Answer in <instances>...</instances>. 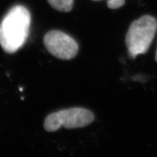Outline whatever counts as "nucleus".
Segmentation results:
<instances>
[{"instance_id":"obj_7","label":"nucleus","mask_w":157,"mask_h":157,"mask_svg":"<svg viewBox=\"0 0 157 157\" xmlns=\"http://www.w3.org/2000/svg\"><path fill=\"white\" fill-rule=\"evenodd\" d=\"M155 58H156V60L157 62V49H156V57H155Z\"/></svg>"},{"instance_id":"obj_3","label":"nucleus","mask_w":157,"mask_h":157,"mask_svg":"<svg viewBox=\"0 0 157 157\" xmlns=\"http://www.w3.org/2000/svg\"><path fill=\"white\" fill-rule=\"evenodd\" d=\"M93 120V113L89 110L73 108L49 115L45 119L44 128L48 132H56L62 127L68 129L80 128L90 124Z\"/></svg>"},{"instance_id":"obj_5","label":"nucleus","mask_w":157,"mask_h":157,"mask_svg":"<svg viewBox=\"0 0 157 157\" xmlns=\"http://www.w3.org/2000/svg\"><path fill=\"white\" fill-rule=\"evenodd\" d=\"M51 7L60 12L67 13L73 8L74 0H48Z\"/></svg>"},{"instance_id":"obj_1","label":"nucleus","mask_w":157,"mask_h":157,"mask_svg":"<svg viewBox=\"0 0 157 157\" xmlns=\"http://www.w3.org/2000/svg\"><path fill=\"white\" fill-rule=\"evenodd\" d=\"M31 15L24 6L15 5L0 23V44L6 52L14 53L28 39Z\"/></svg>"},{"instance_id":"obj_6","label":"nucleus","mask_w":157,"mask_h":157,"mask_svg":"<svg viewBox=\"0 0 157 157\" xmlns=\"http://www.w3.org/2000/svg\"><path fill=\"white\" fill-rule=\"evenodd\" d=\"M93 1H100V0H93ZM125 0H107L108 7L110 9H119L124 5Z\"/></svg>"},{"instance_id":"obj_4","label":"nucleus","mask_w":157,"mask_h":157,"mask_svg":"<svg viewBox=\"0 0 157 157\" xmlns=\"http://www.w3.org/2000/svg\"><path fill=\"white\" fill-rule=\"evenodd\" d=\"M45 48L52 56L62 60H71L77 55L78 47L74 39L60 31H51L44 36Z\"/></svg>"},{"instance_id":"obj_2","label":"nucleus","mask_w":157,"mask_h":157,"mask_svg":"<svg viewBox=\"0 0 157 157\" xmlns=\"http://www.w3.org/2000/svg\"><path fill=\"white\" fill-rule=\"evenodd\" d=\"M157 30V21L151 15H144L132 22L126 36L129 56L132 58L146 53Z\"/></svg>"}]
</instances>
